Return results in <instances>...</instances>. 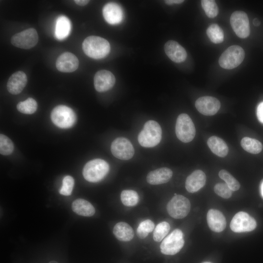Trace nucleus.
<instances>
[{"instance_id": "f257e3e1", "label": "nucleus", "mask_w": 263, "mask_h": 263, "mask_svg": "<svg viewBox=\"0 0 263 263\" xmlns=\"http://www.w3.org/2000/svg\"><path fill=\"white\" fill-rule=\"evenodd\" d=\"M82 48L85 54L90 57L100 59L108 55L110 51V45L104 38L91 36L84 40Z\"/></svg>"}, {"instance_id": "f03ea898", "label": "nucleus", "mask_w": 263, "mask_h": 263, "mask_svg": "<svg viewBox=\"0 0 263 263\" xmlns=\"http://www.w3.org/2000/svg\"><path fill=\"white\" fill-rule=\"evenodd\" d=\"M162 138V129L155 121L150 120L145 123L143 129L138 135L139 144L145 148H151L157 145Z\"/></svg>"}, {"instance_id": "7ed1b4c3", "label": "nucleus", "mask_w": 263, "mask_h": 263, "mask_svg": "<svg viewBox=\"0 0 263 263\" xmlns=\"http://www.w3.org/2000/svg\"><path fill=\"white\" fill-rule=\"evenodd\" d=\"M109 165L105 160L95 159L87 162L83 169L84 178L90 182L101 180L108 173Z\"/></svg>"}, {"instance_id": "20e7f679", "label": "nucleus", "mask_w": 263, "mask_h": 263, "mask_svg": "<svg viewBox=\"0 0 263 263\" xmlns=\"http://www.w3.org/2000/svg\"><path fill=\"white\" fill-rule=\"evenodd\" d=\"M245 56L244 49L238 45H232L227 48L219 59L220 66L225 69H232L238 66Z\"/></svg>"}, {"instance_id": "39448f33", "label": "nucleus", "mask_w": 263, "mask_h": 263, "mask_svg": "<svg viewBox=\"0 0 263 263\" xmlns=\"http://www.w3.org/2000/svg\"><path fill=\"white\" fill-rule=\"evenodd\" d=\"M51 117L54 124L63 129L72 127L76 120L74 111L70 107L62 105H58L53 110Z\"/></svg>"}, {"instance_id": "423d86ee", "label": "nucleus", "mask_w": 263, "mask_h": 263, "mask_svg": "<svg viewBox=\"0 0 263 263\" xmlns=\"http://www.w3.org/2000/svg\"><path fill=\"white\" fill-rule=\"evenodd\" d=\"M175 133L178 139L184 143L189 142L194 138L195 128L191 119L187 114L182 113L178 116Z\"/></svg>"}, {"instance_id": "0eeeda50", "label": "nucleus", "mask_w": 263, "mask_h": 263, "mask_svg": "<svg viewBox=\"0 0 263 263\" xmlns=\"http://www.w3.org/2000/svg\"><path fill=\"white\" fill-rule=\"evenodd\" d=\"M189 200L181 195L175 194L169 202L167 210L169 214L175 219H182L186 217L190 210Z\"/></svg>"}, {"instance_id": "6e6552de", "label": "nucleus", "mask_w": 263, "mask_h": 263, "mask_svg": "<svg viewBox=\"0 0 263 263\" xmlns=\"http://www.w3.org/2000/svg\"><path fill=\"white\" fill-rule=\"evenodd\" d=\"M184 243L182 231L179 229H176L166 237L161 243V252L165 255H175L182 248Z\"/></svg>"}, {"instance_id": "1a4fd4ad", "label": "nucleus", "mask_w": 263, "mask_h": 263, "mask_svg": "<svg viewBox=\"0 0 263 263\" xmlns=\"http://www.w3.org/2000/svg\"><path fill=\"white\" fill-rule=\"evenodd\" d=\"M230 22L232 29L238 37L244 38L249 35V19L245 12L241 11L233 12L230 16Z\"/></svg>"}, {"instance_id": "9d476101", "label": "nucleus", "mask_w": 263, "mask_h": 263, "mask_svg": "<svg viewBox=\"0 0 263 263\" xmlns=\"http://www.w3.org/2000/svg\"><path fill=\"white\" fill-rule=\"evenodd\" d=\"M256 226L255 220L244 211L237 213L233 217L230 224L231 229L236 233L251 231L255 229Z\"/></svg>"}, {"instance_id": "9b49d317", "label": "nucleus", "mask_w": 263, "mask_h": 263, "mask_svg": "<svg viewBox=\"0 0 263 263\" xmlns=\"http://www.w3.org/2000/svg\"><path fill=\"white\" fill-rule=\"evenodd\" d=\"M38 39L36 29L29 28L14 35L11 38V42L17 47L28 49L37 44Z\"/></svg>"}, {"instance_id": "f8f14e48", "label": "nucleus", "mask_w": 263, "mask_h": 263, "mask_svg": "<svg viewBox=\"0 0 263 263\" xmlns=\"http://www.w3.org/2000/svg\"><path fill=\"white\" fill-rule=\"evenodd\" d=\"M111 150L114 157L123 160L130 159L134 154V149L131 142L122 137H118L113 141Z\"/></svg>"}, {"instance_id": "ddd939ff", "label": "nucleus", "mask_w": 263, "mask_h": 263, "mask_svg": "<svg viewBox=\"0 0 263 263\" xmlns=\"http://www.w3.org/2000/svg\"><path fill=\"white\" fill-rule=\"evenodd\" d=\"M195 106L197 111L201 114L211 116L216 114L221 107L219 100L215 97L205 96L196 100Z\"/></svg>"}, {"instance_id": "4468645a", "label": "nucleus", "mask_w": 263, "mask_h": 263, "mask_svg": "<svg viewBox=\"0 0 263 263\" xmlns=\"http://www.w3.org/2000/svg\"><path fill=\"white\" fill-rule=\"evenodd\" d=\"M115 82V78L109 71L101 70L98 71L94 77V86L99 92H104L113 88Z\"/></svg>"}, {"instance_id": "2eb2a0df", "label": "nucleus", "mask_w": 263, "mask_h": 263, "mask_svg": "<svg viewBox=\"0 0 263 263\" xmlns=\"http://www.w3.org/2000/svg\"><path fill=\"white\" fill-rule=\"evenodd\" d=\"M103 16L108 23L114 25L122 21L124 15L123 10L119 4L113 2H110L104 6Z\"/></svg>"}, {"instance_id": "dca6fc26", "label": "nucleus", "mask_w": 263, "mask_h": 263, "mask_svg": "<svg viewBox=\"0 0 263 263\" xmlns=\"http://www.w3.org/2000/svg\"><path fill=\"white\" fill-rule=\"evenodd\" d=\"M79 65L77 57L70 52L62 54L57 58L56 67L57 69L63 73H71L75 71Z\"/></svg>"}, {"instance_id": "f3484780", "label": "nucleus", "mask_w": 263, "mask_h": 263, "mask_svg": "<svg viewBox=\"0 0 263 263\" xmlns=\"http://www.w3.org/2000/svg\"><path fill=\"white\" fill-rule=\"evenodd\" d=\"M166 54L172 61L180 63L184 61L187 57L186 50L174 40H169L164 45Z\"/></svg>"}, {"instance_id": "a211bd4d", "label": "nucleus", "mask_w": 263, "mask_h": 263, "mask_svg": "<svg viewBox=\"0 0 263 263\" xmlns=\"http://www.w3.org/2000/svg\"><path fill=\"white\" fill-rule=\"evenodd\" d=\"M207 220L209 227L214 232H221L226 227L225 218L219 210L209 209L207 213Z\"/></svg>"}, {"instance_id": "6ab92c4d", "label": "nucleus", "mask_w": 263, "mask_h": 263, "mask_svg": "<svg viewBox=\"0 0 263 263\" xmlns=\"http://www.w3.org/2000/svg\"><path fill=\"white\" fill-rule=\"evenodd\" d=\"M206 180V175L202 170H195L187 178L186 188L190 193L197 192L205 185Z\"/></svg>"}, {"instance_id": "aec40b11", "label": "nucleus", "mask_w": 263, "mask_h": 263, "mask_svg": "<svg viewBox=\"0 0 263 263\" xmlns=\"http://www.w3.org/2000/svg\"><path fill=\"white\" fill-rule=\"evenodd\" d=\"M27 82V77L23 72H16L10 76L7 81V90L13 94H18L23 90Z\"/></svg>"}, {"instance_id": "412c9836", "label": "nucleus", "mask_w": 263, "mask_h": 263, "mask_svg": "<svg viewBox=\"0 0 263 263\" xmlns=\"http://www.w3.org/2000/svg\"><path fill=\"white\" fill-rule=\"evenodd\" d=\"M172 170L168 168L163 167L151 171L147 176V181L153 185H160L169 182L172 176Z\"/></svg>"}, {"instance_id": "4be33fe9", "label": "nucleus", "mask_w": 263, "mask_h": 263, "mask_svg": "<svg viewBox=\"0 0 263 263\" xmlns=\"http://www.w3.org/2000/svg\"><path fill=\"white\" fill-rule=\"evenodd\" d=\"M113 233L118 240L122 242L130 241L134 236V231L132 227L124 222H119L114 225Z\"/></svg>"}, {"instance_id": "5701e85b", "label": "nucleus", "mask_w": 263, "mask_h": 263, "mask_svg": "<svg viewBox=\"0 0 263 263\" xmlns=\"http://www.w3.org/2000/svg\"><path fill=\"white\" fill-rule=\"evenodd\" d=\"M207 144L212 152L216 155L224 157L228 152V148L225 142L216 136H212L207 141Z\"/></svg>"}, {"instance_id": "b1692460", "label": "nucleus", "mask_w": 263, "mask_h": 263, "mask_svg": "<svg viewBox=\"0 0 263 263\" xmlns=\"http://www.w3.org/2000/svg\"><path fill=\"white\" fill-rule=\"evenodd\" d=\"M72 208L77 214L86 217L92 216L95 212L93 206L89 202L83 199L75 200L72 203Z\"/></svg>"}, {"instance_id": "393cba45", "label": "nucleus", "mask_w": 263, "mask_h": 263, "mask_svg": "<svg viewBox=\"0 0 263 263\" xmlns=\"http://www.w3.org/2000/svg\"><path fill=\"white\" fill-rule=\"evenodd\" d=\"M71 29V23L66 17L59 16L56 19L55 36L59 40H62L67 38Z\"/></svg>"}, {"instance_id": "a878e982", "label": "nucleus", "mask_w": 263, "mask_h": 263, "mask_svg": "<svg viewBox=\"0 0 263 263\" xmlns=\"http://www.w3.org/2000/svg\"><path fill=\"white\" fill-rule=\"evenodd\" d=\"M241 145L245 151L252 154H258L263 150V145L259 141L248 137L242 139Z\"/></svg>"}, {"instance_id": "bb28decb", "label": "nucleus", "mask_w": 263, "mask_h": 263, "mask_svg": "<svg viewBox=\"0 0 263 263\" xmlns=\"http://www.w3.org/2000/svg\"><path fill=\"white\" fill-rule=\"evenodd\" d=\"M206 33L208 38L213 43H220L224 40L223 31L217 24H212L209 26L207 29Z\"/></svg>"}, {"instance_id": "cd10ccee", "label": "nucleus", "mask_w": 263, "mask_h": 263, "mask_svg": "<svg viewBox=\"0 0 263 263\" xmlns=\"http://www.w3.org/2000/svg\"><path fill=\"white\" fill-rule=\"evenodd\" d=\"M122 204L125 206L133 207L138 202L139 197L138 193L133 190H124L120 195Z\"/></svg>"}, {"instance_id": "c85d7f7f", "label": "nucleus", "mask_w": 263, "mask_h": 263, "mask_svg": "<svg viewBox=\"0 0 263 263\" xmlns=\"http://www.w3.org/2000/svg\"><path fill=\"white\" fill-rule=\"evenodd\" d=\"M38 107V104L35 99L28 98L26 100L19 102L17 106L18 110L25 114H32L34 113Z\"/></svg>"}, {"instance_id": "c756f323", "label": "nucleus", "mask_w": 263, "mask_h": 263, "mask_svg": "<svg viewBox=\"0 0 263 263\" xmlns=\"http://www.w3.org/2000/svg\"><path fill=\"white\" fill-rule=\"evenodd\" d=\"M170 229V225L168 222H162L158 224L153 231V238L154 241H161L169 232Z\"/></svg>"}, {"instance_id": "7c9ffc66", "label": "nucleus", "mask_w": 263, "mask_h": 263, "mask_svg": "<svg viewBox=\"0 0 263 263\" xmlns=\"http://www.w3.org/2000/svg\"><path fill=\"white\" fill-rule=\"evenodd\" d=\"M219 176L224 180L228 187L232 191L238 190L240 188V184L228 171L222 169L219 172Z\"/></svg>"}, {"instance_id": "2f4dec72", "label": "nucleus", "mask_w": 263, "mask_h": 263, "mask_svg": "<svg viewBox=\"0 0 263 263\" xmlns=\"http://www.w3.org/2000/svg\"><path fill=\"white\" fill-rule=\"evenodd\" d=\"M154 228V224L150 220L147 219L141 222L139 225L137 230V235L140 239L147 237L149 233L152 232Z\"/></svg>"}, {"instance_id": "473e14b6", "label": "nucleus", "mask_w": 263, "mask_h": 263, "mask_svg": "<svg viewBox=\"0 0 263 263\" xmlns=\"http://www.w3.org/2000/svg\"><path fill=\"white\" fill-rule=\"evenodd\" d=\"M201 2L202 7L208 18H213L217 16L218 7L215 0H202Z\"/></svg>"}, {"instance_id": "72a5a7b5", "label": "nucleus", "mask_w": 263, "mask_h": 263, "mask_svg": "<svg viewBox=\"0 0 263 263\" xmlns=\"http://www.w3.org/2000/svg\"><path fill=\"white\" fill-rule=\"evenodd\" d=\"M14 150V145L12 141L6 136L0 135V152L4 155L10 154Z\"/></svg>"}, {"instance_id": "f704fd0d", "label": "nucleus", "mask_w": 263, "mask_h": 263, "mask_svg": "<svg viewBox=\"0 0 263 263\" xmlns=\"http://www.w3.org/2000/svg\"><path fill=\"white\" fill-rule=\"evenodd\" d=\"M74 183V179L72 176L67 175L64 177L62 180V186L59 190V193L64 196L70 195L73 191Z\"/></svg>"}, {"instance_id": "c9c22d12", "label": "nucleus", "mask_w": 263, "mask_h": 263, "mask_svg": "<svg viewBox=\"0 0 263 263\" xmlns=\"http://www.w3.org/2000/svg\"><path fill=\"white\" fill-rule=\"evenodd\" d=\"M215 192L219 196L225 198H229L232 194V190L230 189L226 183H218L214 188Z\"/></svg>"}, {"instance_id": "e433bc0d", "label": "nucleus", "mask_w": 263, "mask_h": 263, "mask_svg": "<svg viewBox=\"0 0 263 263\" xmlns=\"http://www.w3.org/2000/svg\"><path fill=\"white\" fill-rule=\"evenodd\" d=\"M257 114L259 120L263 123V102L258 105L257 109Z\"/></svg>"}, {"instance_id": "4c0bfd02", "label": "nucleus", "mask_w": 263, "mask_h": 263, "mask_svg": "<svg viewBox=\"0 0 263 263\" xmlns=\"http://www.w3.org/2000/svg\"><path fill=\"white\" fill-rule=\"evenodd\" d=\"M184 1L183 0H165L166 3L169 5L172 4H180Z\"/></svg>"}, {"instance_id": "58836bf2", "label": "nucleus", "mask_w": 263, "mask_h": 263, "mask_svg": "<svg viewBox=\"0 0 263 263\" xmlns=\"http://www.w3.org/2000/svg\"><path fill=\"white\" fill-rule=\"evenodd\" d=\"M90 1L88 0H75V2L79 5L84 6L87 4Z\"/></svg>"}, {"instance_id": "ea45409f", "label": "nucleus", "mask_w": 263, "mask_h": 263, "mask_svg": "<svg viewBox=\"0 0 263 263\" xmlns=\"http://www.w3.org/2000/svg\"><path fill=\"white\" fill-rule=\"evenodd\" d=\"M253 24L256 26H258L260 24V21L258 19H254L253 21Z\"/></svg>"}, {"instance_id": "a19ab883", "label": "nucleus", "mask_w": 263, "mask_h": 263, "mask_svg": "<svg viewBox=\"0 0 263 263\" xmlns=\"http://www.w3.org/2000/svg\"><path fill=\"white\" fill-rule=\"evenodd\" d=\"M261 191L262 196L263 197V181L262 183L261 187Z\"/></svg>"}, {"instance_id": "79ce46f5", "label": "nucleus", "mask_w": 263, "mask_h": 263, "mask_svg": "<svg viewBox=\"0 0 263 263\" xmlns=\"http://www.w3.org/2000/svg\"><path fill=\"white\" fill-rule=\"evenodd\" d=\"M49 263H58L56 261H52L51 262H50Z\"/></svg>"}, {"instance_id": "37998d69", "label": "nucleus", "mask_w": 263, "mask_h": 263, "mask_svg": "<svg viewBox=\"0 0 263 263\" xmlns=\"http://www.w3.org/2000/svg\"><path fill=\"white\" fill-rule=\"evenodd\" d=\"M203 263H210V262H204Z\"/></svg>"}]
</instances>
